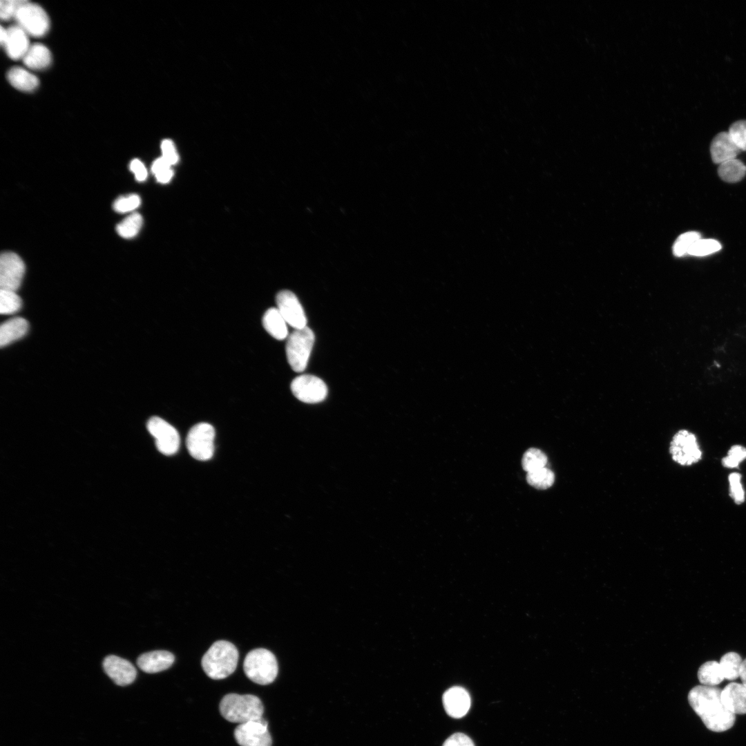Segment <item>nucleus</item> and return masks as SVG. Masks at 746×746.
<instances>
[{
  "label": "nucleus",
  "mask_w": 746,
  "mask_h": 746,
  "mask_svg": "<svg viewBox=\"0 0 746 746\" xmlns=\"http://www.w3.org/2000/svg\"><path fill=\"white\" fill-rule=\"evenodd\" d=\"M688 701L708 729L723 732L734 726L735 714L723 705L720 688L702 685L696 686L689 691Z\"/></svg>",
  "instance_id": "1"
},
{
  "label": "nucleus",
  "mask_w": 746,
  "mask_h": 746,
  "mask_svg": "<svg viewBox=\"0 0 746 746\" xmlns=\"http://www.w3.org/2000/svg\"><path fill=\"white\" fill-rule=\"evenodd\" d=\"M238 661L236 646L226 640L215 642L202 658L205 673L213 680L224 679L233 673Z\"/></svg>",
  "instance_id": "2"
},
{
  "label": "nucleus",
  "mask_w": 746,
  "mask_h": 746,
  "mask_svg": "<svg viewBox=\"0 0 746 746\" xmlns=\"http://www.w3.org/2000/svg\"><path fill=\"white\" fill-rule=\"evenodd\" d=\"M219 708L227 720L239 724L260 720L264 711L260 698L251 694H227L221 700Z\"/></svg>",
  "instance_id": "3"
},
{
  "label": "nucleus",
  "mask_w": 746,
  "mask_h": 746,
  "mask_svg": "<svg viewBox=\"0 0 746 746\" xmlns=\"http://www.w3.org/2000/svg\"><path fill=\"white\" fill-rule=\"evenodd\" d=\"M243 669L249 679L256 684L265 685L276 679L278 667L276 658L270 651L258 648L250 651L245 656Z\"/></svg>",
  "instance_id": "4"
},
{
  "label": "nucleus",
  "mask_w": 746,
  "mask_h": 746,
  "mask_svg": "<svg viewBox=\"0 0 746 746\" xmlns=\"http://www.w3.org/2000/svg\"><path fill=\"white\" fill-rule=\"evenodd\" d=\"M314 334L307 326L294 329L287 338L286 354L291 369L296 372L304 371L314 343Z\"/></svg>",
  "instance_id": "5"
},
{
  "label": "nucleus",
  "mask_w": 746,
  "mask_h": 746,
  "mask_svg": "<svg viewBox=\"0 0 746 746\" xmlns=\"http://www.w3.org/2000/svg\"><path fill=\"white\" fill-rule=\"evenodd\" d=\"M215 430L207 423L193 425L188 432L186 445L189 454L195 459L207 461L214 452Z\"/></svg>",
  "instance_id": "6"
},
{
  "label": "nucleus",
  "mask_w": 746,
  "mask_h": 746,
  "mask_svg": "<svg viewBox=\"0 0 746 746\" xmlns=\"http://www.w3.org/2000/svg\"><path fill=\"white\" fill-rule=\"evenodd\" d=\"M15 18L18 26L33 37H41L49 29V19L45 10L27 1H23L19 6Z\"/></svg>",
  "instance_id": "7"
},
{
  "label": "nucleus",
  "mask_w": 746,
  "mask_h": 746,
  "mask_svg": "<svg viewBox=\"0 0 746 746\" xmlns=\"http://www.w3.org/2000/svg\"><path fill=\"white\" fill-rule=\"evenodd\" d=\"M669 452L672 459L682 466L696 463L702 456L696 436L685 430L678 431L673 436L670 443Z\"/></svg>",
  "instance_id": "8"
},
{
  "label": "nucleus",
  "mask_w": 746,
  "mask_h": 746,
  "mask_svg": "<svg viewBox=\"0 0 746 746\" xmlns=\"http://www.w3.org/2000/svg\"><path fill=\"white\" fill-rule=\"evenodd\" d=\"M147 429L155 438L157 450L165 455L176 453L180 447V435L177 430L159 417H152L147 422Z\"/></svg>",
  "instance_id": "9"
},
{
  "label": "nucleus",
  "mask_w": 746,
  "mask_h": 746,
  "mask_svg": "<svg viewBox=\"0 0 746 746\" xmlns=\"http://www.w3.org/2000/svg\"><path fill=\"white\" fill-rule=\"evenodd\" d=\"M291 390L298 400L307 403L323 401L327 394V387L324 381L309 374L295 378L291 383Z\"/></svg>",
  "instance_id": "10"
},
{
  "label": "nucleus",
  "mask_w": 746,
  "mask_h": 746,
  "mask_svg": "<svg viewBox=\"0 0 746 746\" xmlns=\"http://www.w3.org/2000/svg\"><path fill=\"white\" fill-rule=\"evenodd\" d=\"M233 735L240 746H271L268 724L263 718L239 724Z\"/></svg>",
  "instance_id": "11"
},
{
  "label": "nucleus",
  "mask_w": 746,
  "mask_h": 746,
  "mask_svg": "<svg viewBox=\"0 0 746 746\" xmlns=\"http://www.w3.org/2000/svg\"><path fill=\"white\" fill-rule=\"evenodd\" d=\"M25 273V265L15 253L7 251L0 257L1 289L15 291L20 287Z\"/></svg>",
  "instance_id": "12"
},
{
  "label": "nucleus",
  "mask_w": 746,
  "mask_h": 746,
  "mask_svg": "<svg viewBox=\"0 0 746 746\" xmlns=\"http://www.w3.org/2000/svg\"><path fill=\"white\" fill-rule=\"evenodd\" d=\"M277 309L286 323L294 329L307 327L303 308L296 296L289 290H283L276 296Z\"/></svg>",
  "instance_id": "13"
},
{
  "label": "nucleus",
  "mask_w": 746,
  "mask_h": 746,
  "mask_svg": "<svg viewBox=\"0 0 746 746\" xmlns=\"http://www.w3.org/2000/svg\"><path fill=\"white\" fill-rule=\"evenodd\" d=\"M103 667L113 682L120 686L132 683L137 675L135 667L128 660L111 655L105 658Z\"/></svg>",
  "instance_id": "14"
},
{
  "label": "nucleus",
  "mask_w": 746,
  "mask_h": 746,
  "mask_svg": "<svg viewBox=\"0 0 746 746\" xmlns=\"http://www.w3.org/2000/svg\"><path fill=\"white\" fill-rule=\"evenodd\" d=\"M443 704L450 716L459 718L468 713L471 704L470 697L464 688L456 686L444 693Z\"/></svg>",
  "instance_id": "15"
},
{
  "label": "nucleus",
  "mask_w": 746,
  "mask_h": 746,
  "mask_svg": "<svg viewBox=\"0 0 746 746\" xmlns=\"http://www.w3.org/2000/svg\"><path fill=\"white\" fill-rule=\"evenodd\" d=\"M740 149L735 144L729 132H720L713 139L710 146L712 161L716 164L736 159Z\"/></svg>",
  "instance_id": "16"
},
{
  "label": "nucleus",
  "mask_w": 746,
  "mask_h": 746,
  "mask_svg": "<svg viewBox=\"0 0 746 746\" xmlns=\"http://www.w3.org/2000/svg\"><path fill=\"white\" fill-rule=\"evenodd\" d=\"M175 660L174 655L164 650L153 651L140 655L137 664L142 671L154 673L169 669Z\"/></svg>",
  "instance_id": "17"
},
{
  "label": "nucleus",
  "mask_w": 746,
  "mask_h": 746,
  "mask_svg": "<svg viewBox=\"0 0 746 746\" xmlns=\"http://www.w3.org/2000/svg\"><path fill=\"white\" fill-rule=\"evenodd\" d=\"M721 700L725 707L733 714H746V686L731 682L721 690Z\"/></svg>",
  "instance_id": "18"
},
{
  "label": "nucleus",
  "mask_w": 746,
  "mask_h": 746,
  "mask_svg": "<svg viewBox=\"0 0 746 746\" xmlns=\"http://www.w3.org/2000/svg\"><path fill=\"white\" fill-rule=\"evenodd\" d=\"M3 46L8 55L12 59H23L30 46L28 34L19 26L7 29V37Z\"/></svg>",
  "instance_id": "19"
},
{
  "label": "nucleus",
  "mask_w": 746,
  "mask_h": 746,
  "mask_svg": "<svg viewBox=\"0 0 746 746\" xmlns=\"http://www.w3.org/2000/svg\"><path fill=\"white\" fill-rule=\"evenodd\" d=\"M28 329V323L21 317L5 321L0 327V345L6 346L24 336Z\"/></svg>",
  "instance_id": "20"
},
{
  "label": "nucleus",
  "mask_w": 746,
  "mask_h": 746,
  "mask_svg": "<svg viewBox=\"0 0 746 746\" xmlns=\"http://www.w3.org/2000/svg\"><path fill=\"white\" fill-rule=\"evenodd\" d=\"M262 323L265 329L274 338L281 341L288 337L287 323L277 307L268 309L263 315Z\"/></svg>",
  "instance_id": "21"
},
{
  "label": "nucleus",
  "mask_w": 746,
  "mask_h": 746,
  "mask_svg": "<svg viewBox=\"0 0 746 746\" xmlns=\"http://www.w3.org/2000/svg\"><path fill=\"white\" fill-rule=\"evenodd\" d=\"M24 64L34 70L44 69L51 62V54L48 48L41 44L30 46L23 58Z\"/></svg>",
  "instance_id": "22"
},
{
  "label": "nucleus",
  "mask_w": 746,
  "mask_h": 746,
  "mask_svg": "<svg viewBox=\"0 0 746 746\" xmlns=\"http://www.w3.org/2000/svg\"><path fill=\"white\" fill-rule=\"evenodd\" d=\"M7 79L12 86L23 91L33 90L39 84L35 75L21 67L12 68L7 73Z\"/></svg>",
  "instance_id": "23"
},
{
  "label": "nucleus",
  "mask_w": 746,
  "mask_h": 746,
  "mask_svg": "<svg viewBox=\"0 0 746 746\" xmlns=\"http://www.w3.org/2000/svg\"><path fill=\"white\" fill-rule=\"evenodd\" d=\"M698 678L701 685L711 687L719 685L725 679L720 663L715 660L705 662L699 667Z\"/></svg>",
  "instance_id": "24"
},
{
  "label": "nucleus",
  "mask_w": 746,
  "mask_h": 746,
  "mask_svg": "<svg viewBox=\"0 0 746 746\" xmlns=\"http://www.w3.org/2000/svg\"><path fill=\"white\" fill-rule=\"evenodd\" d=\"M718 173L727 182H737L745 175L746 165L737 159L729 160L720 164Z\"/></svg>",
  "instance_id": "25"
},
{
  "label": "nucleus",
  "mask_w": 746,
  "mask_h": 746,
  "mask_svg": "<svg viewBox=\"0 0 746 746\" xmlns=\"http://www.w3.org/2000/svg\"><path fill=\"white\" fill-rule=\"evenodd\" d=\"M742 661L740 656L734 651L727 652L722 656L719 663L725 679L734 680L739 677Z\"/></svg>",
  "instance_id": "26"
},
{
  "label": "nucleus",
  "mask_w": 746,
  "mask_h": 746,
  "mask_svg": "<svg viewBox=\"0 0 746 746\" xmlns=\"http://www.w3.org/2000/svg\"><path fill=\"white\" fill-rule=\"evenodd\" d=\"M526 481L531 486L545 490L553 486L555 481L554 472L546 467L527 472Z\"/></svg>",
  "instance_id": "27"
},
{
  "label": "nucleus",
  "mask_w": 746,
  "mask_h": 746,
  "mask_svg": "<svg viewBox=\"0 0 746 746\" xmlns=\"http://www.w3.org/2000/svg\"><path fill=\"white\" fill-rule=\"evenodd\" d=\"M547 462L545 453L535 448L528 449L522 459V468L527 472L546 467Z\"/></svg>",
  "instance_id": "28"
},
{
  "label": "nucleus",
  "mask_w": 746,
  "mask_h": 746,
  "mask_svg": "<svg viewBox=\"0 0 746 746\" xmlns=\"http://www.w3.org/2000/svg\"><path fill=\"white\" fill-rule=\"evenodd\" d=\"M142 222V217L140 213H133L117 225V232L122 238H133L139 233Z\"/></svg>",
  "instance_id": "29"
},
{
  "label": "nucleus",
  "mask_w": 746,
  "mask_h": 746,
  "mask_svg": "<svg viewBox=\"0 0 746 746\" xmlns=\"http://www.w3.org/2000/svg\"><path fill=\"white\" fill-rule=\"evenodd\" d=\"M21 298L14 291L1 289L0 312L1 314H10L18 312L21 307Z\"/></svg>",
  "instance_id": "30"
},
{
  "label": "nucleus",
  "mask_w": 746,
  "mask_h": 746,
  "mask_svg": "<svg viewBox=\"0 0 746 746\" xmlns=\"http://www.w3.org/2000/svg\"><path fill=\"white\" fill-rule=\"evenodd\" d=\"M720 249L721 245L718 241L700 238L691 245L687 254L695 256H705L715 253Z\"/></svg>",
  "instance_id": "31"
},
{
  "label": "nucleus",
  "mask_w": 746,
  "mask_h": 746,
  "mask_svg": "<svg viewBox=\"0 0 746 746\" xmlns=\"http://www.w3.org/2000/svg\"><path fill=\"white\" fill-rule=\"evenodd\" d=\"M700 238L701 235L697 231H688L681 234L673 245V254L680 257L687 254L691 245Z\"/></svg>",
  "instance_id": "32"
},
{
  "label": "nucleus",
  "mask_w": 746,
  "mask_h": 746,
  "mask_svg": "<svg viewBox=\"0 0 746 746\" xmlns=\"http://www.w3.org/2000/svg\"><path fill=\"white\" fill-rule=\"evenodd\" d=\"M151 171L157 181L160 183H168L173 175L171 165L162 157L155 160L151 166Z\"/></svg>",
  "instance_id": "33"
},
{
  "label": "nucleus",
  "mask_w": 746,
  "mask_h": 746,
  "mask_svg": "<svg viewBox=\"0 0 746 746\" xmlns=\"http://www.w3.org/2000/svg\"><path fill=\"white\" fill-rule=\"evenodd\" d=\"M141 203L140 198L137 194L121 196L115 200L113 209L118 213H127L137 209Z\"/></svg>",
  "instance_id": "34"
},
{
  "label": "nucleus",
  "mask_w": 746,
  "mask_h": 746,
  "mask_svg": "<svg viewBox=\"0 0 746 746\" xmlns=\"http://www.w3.org/2000/svg\"><path fill=\"white\" fill-rule=\"evenodd\" d=\"M729 133L740 151H746V120L733 123L729 127Z\"/></svg>",
  "instance_id": "35"
},
{
  "label": "nucleus",
  "mask_w": 746,
  "mask_h": 746,
  "mask_svg": "<svg viewBox=\"0 0 746 746\" xmlns=\"http://www.w3.org/2000/svg\"><path fill=\"white\" fill-rule=\"evenodd\" d=\"M745 459L746 448L735 445L729 449L727 455L723 459L722 463L725 467L733 468L737 467Z\"/></svg>",
  "instance_id": "36"
},
{
  "label": "nucleus",
  "mask_w": 746,
  "mask_h": 746,
  "mask_svg": "<svg viewBox=\"0 0 746 746\" xmlns=\"http://www.w3.org/2000/svg\"><path fill=\"white\" fill-rule=\"evenodd\" d=\"M740 479L741 476L737 472H733L729 476L730 495L737 504H741L745 499V492Z\"/></svg>",
  "instance_id": "37"
},
{
  "label": "nucleus",
  "mask_w": 746,
  "mask_h": 746,
  "mask_svg": "<svg viewBox=\"0 0 746 746\" xmlns=\"http://www.w3.org/2000/svg\"><path fill=\"white\" fill-rule=\"evenodd\" d=\"M23 2V0H2L0 6V15L3 20H8L15 17V15Z\"/></svg>",
  "instance_id": "38"
},
{
  "label": "nucleus",
  "mask_w": 746,
  "mask_h": 746,
  "mask_svg": "<svg viewBox=\"0 0 746 746\" xmlns=\"http://www.w3.org/2000/svg\"><path fill=\"white\" fill-rule=\"evenodd\" d=\"M162 157L171 166L178 162V155L173 143L169 140H164L161 144Z\"/></svg>",
  "instance_id": "39"
},
{
  "label": "nucleus",
  "mask_w": 746,
  "mask_h": 746,
  "mask_svg": "<svg viewBox=\"0 0 746 746\" xmlns=\"http://www.w3.org/2000/svg\"><path fill=\"white\" fill-rule=\"evenodd\" d=\"M443 746H475V745L467 735L455 733L446 739Z\"/></svg>",
  "instance_id": "40"
},
{
  "label": "nucleus",
  "mask_w": 746,
  "mask_h": 746,
  "mask_svg": "<svg viewBox=\"0 0 746 746\" xmlns=\"http://www.w3.org/2000/svg\"><path fill=\"white\" fill-rule=\"evenodd\" d=\"M131 171L134 173L135 179L142 182L147 178V170L144 164L138 159L133 160L129 165Z\"/></svg>",
  "instance_id": "41"
},
{
  "label": "nucleus",
  "mask_w": 746,
  "mask_h": 746,
  "mask_svg": "<svg viewBox=\"0 0 746 746\" xmlns=\"http://www.w3.org/2000/svg\"><path fill=\"white\" fill-rule=\"evenodd\" d=\"M739 677L740 678L742 684L746 686V658L742 661Z\"/></svg>",
  "instance_id": "42"
},
{
  "label": "nucleus",
  "mask_w": 746,
  "mask_h": 746,
  "mask_svg": "<svg viewBox=\"0 0 746 746\" xmlns=\"http://www.w3.org/2000/svg\"><path fill=\"white\" fill-rule=\"evenodd\" d=\"M6 37H7V29H5L3 27L1 26V31H0V41H1V45L3 46V44H4L5 41H6Z\"/></svg>",
  "instance_id": "43"
}]
</instances>
